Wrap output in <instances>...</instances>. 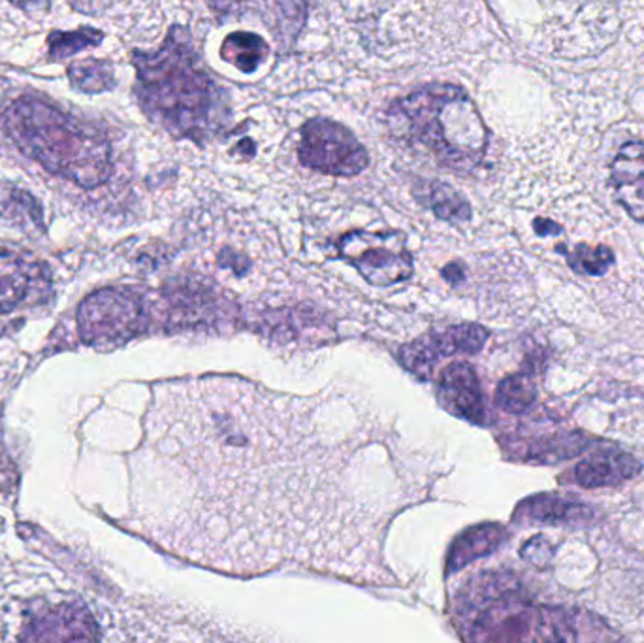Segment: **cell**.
Wrapping results in <instances>:
<instances>
[{
	"label": "cell",
	"instance_id": "cell-1",
	"mask_svg": "<svg viewBox=\"0 0 644 643\" xmlns=\"http://www.w3.org/2000/svg\"><path fill=\"white\" fill-rule=\"evenodd\" d=\"M130 57L136 100L170 137L202 146L228 124L226 92L207 74L185 26H172L157 52H132Z\"/></svg>",
	"mask_w": 644,
	"mask_h": 643
},
{
	"label": "cell",
	"instance_id": "cell-2",
	"mask_svg": "<svg viewBox=\"0 0 644 643\" xmlns=\"http://www.w3.org/2000/svg\"><path fill=\"white\" fill-rule=\"evenodd\" d=\"M2 129L23 156L50 174L84 189H97L110 180L108 138L44 98H15L2 111Z\"/></svg>",
	"mask_w": 644,
	"mask_h": 643
},
{
	"label": "cell",
	"instance_id": "cell-3",
	"mask_svg": "<svg viewBox=\"0 0 644 643\" xmlns=\"http://www.w3.org/2000/svg\"><path fill=\"white\" fill-rule=\"evenodd\" d=\"M394 137L425 150L443 169L468 174L483 163L489 129L470 95L452 84H428L394 100Z\"/></svg>",
	"mask_w": 644,
	"mask_h": 643
},
{
	"label": "cell",
	"instance_id": "cell-4",
	"mask_svg": "<svg viewBox=\"0 0 644 643\" xmlns=\"http://www.w3.org/2000/svg\"><path fill=\"white\" fill-rule=\"evenodd\" d=\"M78 332L84 344L110 350L127 344L148 329L149 315L138 292L127 287H106L79 304Z\"/></svg>",
	"mask_w": 644,
	"mask_h": 643
},
{
	"label": "cell",
	"instance_id": "cell-5",
	"mask_svg": "<svg viewBox=\"0 0 644 643\" xmlns=\"http://www.w3.org/2000/svg\"><path fill=\"white\" fill-rule=\"evenodd\" d=\"M298 159L305 169L337 178L362 174L369 163L366 148L345 125L322 117L303 124Z\"/></svg>",
	"mask_w": 644,
	"mask_h": 643
},
{
	"label": "cell",
	"instance_id": "cell-6",
	"mask_svg": "<svg viewBox=\"0 0 644 643\" xmlns=\"http://www.w3.org/2000/svg\"><path fill=\"white\" fill-rule=\"evenodd\" d=\"M337 254L375 286H393L411 278V254L407 251L404 236L396 231H351L337 242Z\"/></svg>",
	"mask_w": 644,
	"mask_h": 643
},
{
	"label": "cell",
	"instance_id": "cell-7",
	"mask_svg": "<svg viewBox=\"0 0 644 643\" xmlns=\"http://www.w3.org/2000/svg\"><path fill=\"white\" fill-rule=\"evenodd\" d=\"M52 291L47 265L20 249L0 247V312L39 304Z\"/></svg>",
	"mask_w": 644,
	"mask_h": 643
},
{
	"label": "cell",
	"instance_id": "cell-8",
	"mask_svg": "<svg viewBox=\"0 0 644 643\" xmlns=\"http://www.w3.org/2000/svg\"><path fill=\"white\" fill-rule=\"evenodd\" d=\"M20 640L29 642H93L100 640L90 611L78 602L44 606L26 619Z\"/></svg>",
	"mask_w": 644,
	"mask_h": 643
},
{
	"label": "cell",
	"instance_id": "cell-9",
	"mask_svg": "<svg viewBox=\"0 0 644 643\" xmlns=\"http://www.w3.org/2000/svg\"><path fill=\"white\" fill-rule=\"evenodd\" d=\"M489 331L481 325L449 326L417 340L401 351V361L415 374L432 371L433 364L449 355H473L483 350Z\"/></svg>",
	"mask_w": 644,
	"mask_h": 643
},
{
	"label": "cell",
	"instance_id": "cell-10",
	"mask_svg": "<svg viewBox=\"0 0 644 643\" xmlns=\"http://www.w3.org/2000/svg\"><path fill=\"white\" fill-rule=\"evenodd\" d=\"M439 398L454 416L484 425L483 389L477 374L468 363H452L439 376Z\"/></svg>",
	"mask_w": 644,
	"mask_h": 643
},
{
	"label": "cell",
	"instance_id": "cell-11",
	"mask_svg": "<svg viewBox=\"0 0 644 643\" xmlns=\"http://www.w3.org/2000/svg\"><path fill=\"white\" fill-rule=\"evenodd\" d=\"M614 196L627 215L644 223V143L627 142L611 167Z\"/></svg>",
	"mask_w": 644,
	"mask_h": 643
},
{
	"label": "cell",
	"instance_id": "cell-12",
	"mask_svg": "<svg viewBox=\"0 0 644 643\" xmlns=\"http://www.w3.org/2000/svg\"><path fill=\"white\" fill-rule=\"evenodd\" d=\"M643 472V464L624 451L607 448L595 451L575 468V481L580 487H616Z\"/></svg>",
	"mask_w": 644,
	"mask_h": 643
},
{
	"label": "cell",
	"instance_id": "cell-13",
	"mask_svg": "<svg viewBox=\"0 0 644 643\" xmlns=\"http://www.w3.org/2000/svg\"><path fill=\"white\" fill-rule=\"evenodd\" d=\"M590 510L588 506L567 501L555 494H539L523 502L516 510V519L529 521L532 525H575L587 523Z\"/></svg>",
	"mask_w": 644,
	"mask_h": 643
},
{
	"label": "cell",
	"instance_id": "cell-14",
	"mask_svg": "<svg viewBox=\"0 0 644 643\" xmlns=\"http://www.w3.org/2000/svg\"><path fill=\"white\" fill-rule=\"evenodd\" d=\"M412 196L447 223H465L471 219L470 202L449 183L439 180H419L412 185Z\"/></svg>",
	"mask_w": 644,
	"mask_h": 643
},
{
	"label": "cell",
	"instance_id": "cell-15",
	"mask_svg": "<svg viewBox=\"0 0 644 643\" xmlns=\"http://www.w3.org/2000/svg\"><path fill=\"white\" fill-rule=\"evenodd\" d=\"M505 539H507V531L502 525L486 523V525L473 526L454 542L451 557H449V568L460 570L473 560L486 557L490 553L500 549Z\"/></svg>",
	"mask_w": 644,
	"mask_h": 643
},
{
	"label": "cell",
	"instance_id": "cell-16",
	"mask_svg": "<svg viewBox=\"0 0 644 643\" xmlns=\"http://www.w3.org/2000/svg\"><path fill=\"white\" fill-rule=\"evenodd\" d=\"M0 219L21 231H44V208L25 189L0 183Z\"/></svg>",
	"mask_w": 644,
	"mask_h": 643
},
{
	"label": "cell",
	"instance_id": "cell-17",
	"mask_svg": "<svg viewBox=\"0 0 644 643\" xmlns=\"http://www.w3.org/2000/svg\"><path fill=\"white\" fill-rule=\"evenodd\" d=\"M221 57L238 71L251 74L268 57V44L258 34L238 31L226 36L221 46Z\"/></svg>",
	"mask_w": 644,
	"mask_h": 643
},
{
	"label": "cell",
	"instance_id": "cell-18",
	"mask_svg": "<svg viewBox=\"0 0 644 643\" xmlns=\"http://www.w3.org/2000/svg\"><path fill=\"white\" fill-rule=\"evenodd\" d=\"M68 78L76 92L85 95H98V93L111 92L116 87V74L114 66L108 61H74L68 65Z\"/></svg>",
	"mask_w": 644,
	"mask_h": 643
},
{
	"label": "cell",
	"instance_id": "cell-19",
	"mask_svg": "<svg viewBox=\"0 0 644 643\" xmlns=\"http://www.w3.org/2000/svg\"><path fill=\"white\" fill-rule=\"evenodd\" d=\"M104 33L93 26H79L76 31H52L47 36V52L52 61H63L76 53L103 44Z\"/></svg>",
	"mask_w": 644,
	"mask_h": 643
},
{
	"label": "cell",
	"instance_id": "cell-20",
	"mask_svg": "<svg viewBox=\"0 0 644 643\" xmlns=\"http://www.w3.org/2000/svg\"><path fill=\"white\" fill-rule=\"evenodd\" d=\"M537 400V387L528 374L505 377L496 390V404L507 414H526Z\"/></svg>",
	"mask_w": 644,
	"mask_h": 643
},
{
	"label": "cell",
	"instance_id": "cell-21",
	"mask_svg": "<svg viewBox=\"0 0 644 643\" xmlns=\"http://www.w3.org/2000/svg\"><path fill=\"white\" fill-rule=\"evenodd\" d=\"M558 251L566 255L567 265L573 268L575 272L587 274V276H603L616 260L611 247L607 246L593 247L588 244H577L573 249L558 246Z\"/></svg>",
	"mask_w": 644,
	"mask_h": 643
},
{
	"label": "cell",
	"instance_id": "cell-22",
	"mask_svg": "<svg viewBox=\"0 0 644 643\" xmlns=\"http://www.w3.org/2000/svg\"><path fill=\"white\" fill-rule=\"evenodd\" d=\"M13 7L20 8L25 13H31V15H42V13H47L50 7H52V0H10Z\"/></svg>",
	"mask_w": 644,
	"mask_h": 643
},
{
	"label": "cell",
	"instance_id": "cell-23",
	"mask_svg": "<svg viewBox=\"0 0 644 643\" xmlns=\"http://www.w3.org/2000/svg\"><path fill=\"white\" fill-rule=\"evenodd\" d=\"M72 8H76L78 12L98 13L103 12L104 8L110 4L111 0H68Z\"/></svg>",
	"mask_w": 644,
	"mask_h": 643
},
{
	"label": "cell",
	"instance_id": "cell-24",
	"mask_svg": "<svg viewBox=\"0 0 644 643\" xmlns=\"http://www.w3.org/2000/svg\"><path fill=\"white\" fill-rule=\"evenodd\" d=\"M534 228L539 236H555V234L561 233V227L558 223L545 219V217H537L534 222Z\"/></svg>",
	"mask_w": 644,
	"mask_h": 643
}]
</instances>
